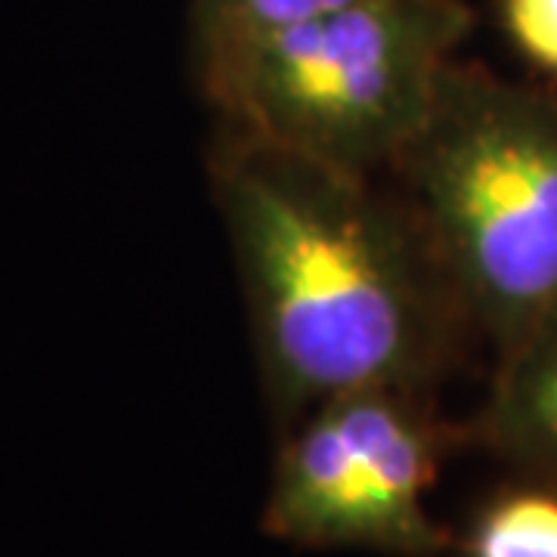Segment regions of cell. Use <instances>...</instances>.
Returning <instances> with one entry per match:
<instances>
[{
    "mask_svg": "<svg viewBox=\"0 0 557 557\" xmlns=\"http://www.w3.org/2000/svg\"><path fill=\"white\" fill-rule=\"evenodd\" d=\"M208 177L282 431L354 391L434 394L478 338L416 214L375 177L230 131Z\"/></svg>",
    "mask_w": 557,
    "mask_h": 557,
    "instance_id": "1",
    "label": "cell"
},
{
    "mask_svg": "<svg viewBox=\"0 0 557 557\" xmlns=\"http://www.w3.org/2000/svg\"><path fill=\"white\" fill-rule=\"evenodd\" d=\"M391 174L493 354L557 304V84L453 62Z\"/></svg>",
    "mask_w": 557,
    "mask_h": 557,
    "instance_id": "2",
    "label": "cell"
},
{
    "mask_svg": "<svg viewBox=\"0 0 557 557\" xmlns=\"http://www.w3.org/2000/svg\"><path fill=\"white\" fill-rule=\"evenodd\" d=\"M471 28L465 0H357L196 65L220 131L375 177L428 119Z\"/></svg>",
    "mask_w": 557,
    "mask_h": 557,
    "instance_id": "3",
    "label": "cell"
},
{
    "mask_svg": "<svg viewBox=\"0 0 557 557\" xmlns=\"http://www.w3.org/2000/svg\"><path fill=\"white\" fill-rule=\"evenodd\" d=\"M465 428L437 416L434 394L369 387L325 399L282 431L263 530L304 548L437 557L453 536L428 496Z\"/></svg>",
    "mask_w": 557,
    "mask_h": 557,
    "instance_id": "4",
    "label": "cell"
},
{
    "mask_svg": "<svg viewBox=\"0 0 557 557\" xmlns=\"http://www.w3.org/2000/svg\"><path fill=\"white\" fill-rule=\"evenodd\" d=\"M465 434L523 478L557 486V304L498 354L486 399Z\"/></svg>",
    "mask_w": 557,
    "mask_h": 557,
    "instance_id": "5",
    "label": "cell"
},
{
    "mask_svg": "<svg viewBox=\"0 0 557 557\" xmlns=\"http://www.w3.org/2000/svg\"><path fill=\"white\" fill-rule=\"evenodd\" d=\"M461 557H557V486L523 478L471 520Z\"/></svg>",
    "mask_w": 557,
    "mask_h": 557,
    "instance_id": "6",
    "label": "cell"
},
{
    "mask_svg": "<svg viewBox=\"0 0 557 557\" xmlns=\"http://www.w3.org/2000/svg\"><path fill=\"white\" fill-rule=\"evenodd\" d=\"M357 0H193V50L196 60L218 50L276 35L322 13L341 10Z\"/></svg>",
    "mask_w": 557,
    "mask_h": 557,
    "instance_id": "7",
    "label": "cell"
},
{
    "mask_svg": "<svg viewBox=\"0 0 557 557\" xmlns=\"http://www.w3.org/2000/svg\"><path fill=\"white\" fill-rule=\"evenodd\" d=\"M498 16L520 57L557 84V0H498Z\"/></svg>",
    "mask_w": 557,
    "mask_h": 557,
    "instance_id": "8",
    "label": "cell"
}]
</instances>
